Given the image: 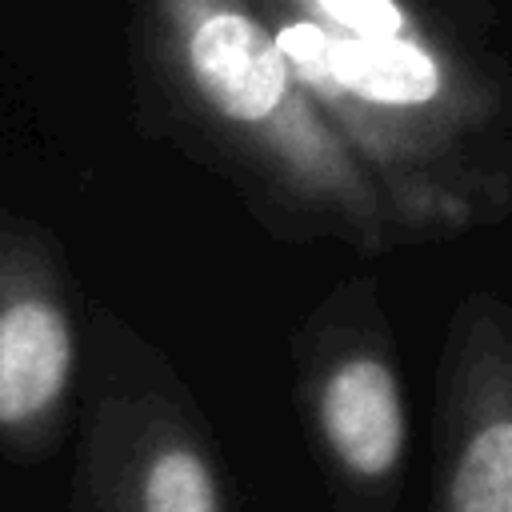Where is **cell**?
Wrapping results in <instances>:
<instances>
[{"label": "cell", "mask_w": 512, "mask_h": 512, "mask_svg": "<svg viewBox=\"0 0 512 512\" xmlns=\"http://www.w3.org/2000/svg\"><path fill=\"white\" fill-rule=\"evenodd\" d=\"M188 56L200 92L232 120H260L284 96L288 64L276 52V40L248 16H208L192 32Z\"/></svg>", "instance_id": "cell-1"}, {"label": "cell", "mask_w": 512, "mask_h": 512, "mask_svg": "<svg viewBox=\"0 0 512 512\" xmlns=\"http://www.w3.org/2000/svg\"><path fill=\"white\" fill-rule=\"evenodd\" d=\"M324 428L352 472L384 476L404 444V412L392 372L376 360H348L324 392Z\"/></svg>", "instance_id": "cell-2"}, {"label": "cell", "mask_w": 512, "mask_h": 512, "mask_svg": "<svg viewBox=\"0 0 512 512\" xmlns=\"http://www.w3.org/2000/svg\"><path fill=\"white\" fill-rule=\"evenodd\" d=\"M68 376V328L44 300L0 312V424H20L48 408Z\"/></svg>", "instance_id": "cell-3"}, {"label": "cell", "mask_w": 512, "mask_h": 512, "mask_svg": "<svg viewBox=\"0 0 512 512\" xmlns=\"http://www.w3.org/2000/svg\"><path fill=\"white\" fill-rule=\"evenodd\" d=\"M324 76L376 104H424L440 88V72L428 52L400 36H340L324 48Z\"/></svg>", "instance_id": "cell-4"}, {"label": "cell", "mask_w": 512, "mask_h": 512, "mask_svg": "<svg viewBox=\"0 0 512 512\" xmlns=\"http://www.w3.org/2000/svg\"><path fill=\"white\" fill-rule=\"evenodd\" d=\"M452 512H512V424L496 420L472 436L456 484Z\"/></svg>", "instance_id": "cell-5"}, {"label": "cell", "mask_w": 512, "mask_h": 512, "mask_svg": "<svg viewBox=\"0 0 512 512\" xmlns=\"http://www.w3.org/2000/svg\"><path fill=\"white\" fill-rule=\"evenodd\" d=\"M144 512H216L212 476L200 456L172 448L164 452L144 484Z\"/></svg>", "instance_id": "cell-6"}, {"label": "cell", "mask_w": 512, "mask_h": 512, "mask_svg": "<svg viewBox=\"0 0 512 512\" xmlns=\"http://www.w3.org/2000/svg\"><path fill=\"white\" fill-rule=\"evenodd\" d=\"M320 12L336 24H344L352 36H364V40L396 36L400 24H404V16L384 0H324Z\"/></svg>", "instance_id": "cell-7"}, {"label": "cell", "mask_w": 512, "mask_h": 512, "mask_svg": "<svg viewBox=\"0 0 512 512\" xmlns=\"http://www.w3.org/2000/svg\"><path fill=\"white\" fill-rule=\"evenodd\" d=\"M324 48H328V36L320 28H312V24H292L276 40V52L288 56L292 64H300L308 76H324Z\"/></svg>", "instance_id": "cell-8"}]
</instances>
